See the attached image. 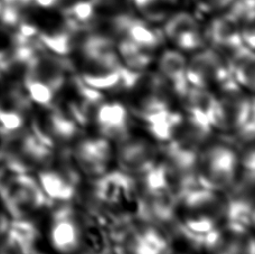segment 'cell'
<instances>
[{
	"mask_svg": "<svg viewBox=\"0 0 255 254\" xmlns=\"http://www.w3.org/2000/svg\"><path fill=\"white\" fill-rule=\"evenodd\" d=\"M2 8H3V3L0 1V17H1V13H2Z\"/></svg>",
	"mask_w": 255,
	"mask_h": 254,
	"instance_id": "cell-24",
	"label": "cell"
},
{
	"mask_svg": "<svg viewBox=\"0 0 255 254\" xmlns=\"http://www.w3.org/2000/svg\"><path fill=\"white\" fill-rule=\"evenodd\" d=\"M204 38L218 53L231 54L243 46L240 25L229 11L215 17L209 22L204 31Z\"/></svg>",
	"mask_w": 255,
	"mask_h": 254,
	"instance_id": "cell-12",
	"label": "cell"
},
{
	"mask_svg": "<svg viewBox=\"0 0 255 254\" xmlns=\"http://www.w3.org/2000/svg\"><path fill=\"white\" fill-rule=\"evenodd\" d=\"M119 143L121 146L117 158L122 167L121 170L127 174L139 175L158 161L156 149L147 140L130 139L128 135Z\"/></svg>",
	"mask_w": 255,
	"mask_h": 254,
	"instance_id": "cell-13",
	"label": "cell"
},
{
	"mask_svg": "<svg viewBox=\"0 0 255 254\" xmlns=\"http://www.w3.org/2000/svg\"><path fill=\"white\" fill-rule=\"evenodd\" d=\"M92 196L103 211L116 214L139 213V196L135 179L122 170L107 171L93 178Z\"/></svg>",
	"mask_w": 255,
	"mask_h": 254,
	"instance_id": "cell-1",
	"label": "cell"
},
{
	"mask_svg": "<svg viewBox=\"0 0 255 254\" xmlns=\"http://www.w3.org/2000/svg\"><path fill=\"white\" fill-rule=\"evenodd\" d=\"M8 175V172H7V170L3 168L2 167V165L0 164V186L2 185V183H3V180H4V178H6V176Z\"/></svg>",
	"mask_w": 255,
	"mask_h": 254,
	"instance_id": "cell-22",
	"label": "cell"
},
{
	"mask_svg": "<svg viewBox=\"0 0 255 254\" xmlns=\"http://www.w3.org/2000/svg\"><path fill=\"white\" fill-rule=\"evenodd\" d=\"M116 254H166L169 242L154 226H130L118 232Z\"/></svg>",
	"mask_w": 255,
	"mask_h": 254,
	"instance_id": "cell-6",
	"label": "cell"
},
{
	"mask_svg": "<svg viewBox=\"0 0 255 254\" xmlns=\"http://www.w3.org/2000/svg\"><path fill=\"white\" fill-rule=\"evenodd\" d=\"M108 24L117 38L127 39L148 51H156L163 40L162 33L153 22L130 12L120 11L110 15Z\"/></svg>",
	"mask_w": 255,
	"mask_h": 254,
	"instance_id": "cell-5",
	"label": "cell"
},
{
	"mask_svg": "<svg viewBox=\"0 0 255 254\" xmlns=\"http://www.w3.org/2000/svg\"><path fill=\"white\" fill-rule=\"evenodd\" d=\"M160 78L176 97L185 98L190 90L187 81V61L180 51H165L158 60Z\"/></svg>",
	"mask_w": 255,
	"mask_h": 254,
	"instance_id": "cell-14",
	"label": "cell"
},
{
	"mask_svg": "<svg viewBox=\"0 0 255 254\" xmlns=\"http://www.w3.org/2000/svg\"><path fill=\"white\" fill-rule=\"evenodd\" d=\"M234 0H193L198 10L205 13H214L229 8Z\"/></svg>",
	"mask_w": 255,
	"mask_h": 254,
	"instance_id": "cell-19",
	"label": "cell"
},
{
	"mask_svg": "<svg viewBox=\"0 0 255 254\" xmlns=\"http://www.w3.org/2000/svg\"><path fill=\"white\" fill-rule=\"evenodd\" d=\"M9 215L6 213V211L3 210V207L0 203V241H1L2 238L6 234L9 223H10V220L8 219Z\"/></svg>",
	"mask_w": 255,
	"mask_h": 254,
	"instance_id": "cell-21",
	"label": "cell"
},
{
	"mask_svg": "<svg viewBox=\"0 0 255 254\" xmlns=\"http://www.w3.org/2000/svg\"><path fill=\"white\" fill-rule=\"evenodd\" d=\"M177 232L193 248L212 251L220 247L222 233L213 217L206 214L191 215L177 225Z\"/></svg>",
	"mask_w": 255,
	"mask_h": 254,
	"instance_id": "cell-11",
	"label": "cell"
},
{
	"mask_svg": "<svg viewBox=\"0 0 255 254\" xmlns=\"http://www.w3.org/2000/svg\"><path fill=\"white\" fill-rule=\"evenodd\" d=\"M163 36L183 52H197L203 47L205 38L199 21L187 11H177L165 20Z\"/></svg>",
	"mask_w": 255,
	"mask_h": 254,
	"instance_id": "cell-9",
	"label": "cell"
},
{
	"mask_svg": "<svg viewBox=\"0 0 255 254\" xmlns=\"http://www.w3.org/2000/svg\"><path fill=\"white\" fill-rule=\"evenodd\" d=\"M37 180L45 196L57 202H68L75 196V183L66 174L55 169H43Z\"/></svg>",
	"mask_w": 255,
	"mask_h": 254,
	"instance_id": "cell-15",
	"label": "cell"
},
{
	"mask_svg": "<svg viewBox=\"0 0 255 254\" xmlns=\"http://www.w3.org/2000/svg\"><path fill=\"white\" fill-rule=\"evenodd\" d=\"M226 228L234 235H247L254 226V207L245 198H234L225 208Z\"/></svg>",
	"mask_w": 255,
	"mask_h": 254,
	"instance_id": "cell-16",
	"label": "cell"
},
{
	"mask_svg": "<svg viewBox=\"0 0 255 254\" xmlns=\"http://www.w3.org/2000/svg\"><path fill=\"white\" fill-rule=\"evenodd\" d=\"M141 17L153 24L165 21L181 0H130Z\"/></svg>",
	"mask_w": 255,
	"mask_h": 254,
	"instance_id": "cell-18",
	"label": "cell"
},
{
	"mask_svg": "<svg viewBox=\"0 0 255 254\" xmlns=\"http://www.w3.org/2000/svg\"><path fill=\"white\" fill-rule=\"evenodd\" d=\"M239 167L236 152L224 144H215L200 153L197 165L199 178L217 192L234 184Z\"/></svg>",
	"mask_w": 255,
	"mask_h": 254,
	"instance_id": "cell-3",
	"label": "cell"
},
{
	"mask_svg": "<svg viewBox=\"0 0 255 254\" xmlns=\"http://www.w3.org/2000/svg\"><path fill=\"white\" fill-rule=\"evenodd\" d=\"M233 126L236 134L244 141L254 139V101L252 95L239 100L233 112Z\"/></svg>",
	"mask_w": 255,
	"mask_h": 254,
	"instance_id": "cell-17",
	"label": "cell"
},
{
	"mask_svg": "<svg viewBox=\"0 0 255 254\" xmlns=\"http://www.w3.org/2000/svg\"><path fill=\"white\" fill-rule=\"evenodd\" d=\"M74 0H34V4L42 10L60 11Z\"/></svg>",
	"mask_w": 255,
	"mask_h": 254,
	"instance_id": "cell-20",
	"label": "cell"
},
{
	"mask_svg": "<svg viewBox=\"0 0 255 254\" xmlns=\"http://www.w3.org/2000/svg\"><path fill=\"white\" fill-rule=\"evenodd\" d=\"M0 254H9V253H4L2 251H0ZM13 254H43V253H39L36 250H31V251H28V252H22V253H13Z\"/></svg>",
	"mask_w": 255,
	"mask_h": 254,
	"instance_id": "cell-23",
	"label": "cell"
},
{
	"mask_svg": "<svg viewBox=\"0 0 255 254\" xmlns=\"http://www.w3.org/2000/svg\"><path fill=\"white\" fill-rule=\"evenodd\" d=\"M31 104L22 85L0 89V139L11 137L26 129Z\"/></svg>",
	"mask_w": 255,
	"mask_h": 254,
	"instance_id": "cell-7",
	"label": "cell"
},
{
	"mask_svg": "<svg viewBox=\"0 0 255 254\" xmlns=\"http://www.w3.org/2000/svg\"><path fill=\"white\" fill-rule=\"evenodd\" d=\"M48 242L58 254L80 253L85 242L83 220L71 207H61L52 214L48 226Z\"/></svg>",
	"mask_w": 255,
	"mask_h": 254,
	"instance_id": "cell-4",
	"label": "cell"
},
{
	"mask_svg": "<svg viewBox=\"0 0 255 254\" xmlns=\"http://www.w3.org/2000/svg\"><path fill=\"white\" fill-rule=\"evenodd\" d=\"M92 120L99 135L111 142H120L130 134V110L119 101L100 103L94 110Z\"/></svg>",
	"mask_w": 255,
	"mask_h": 254,
	"instance_id": "cell-10",
	"label": "cell"
},
{
	"mask_svg": "<svg viewBox=\"0 0 255 254\" xmlns=\"http://www.w3.org/2000/svg\"><path fill=\"white\" fill-rule=\"evenodd\" d=\"M72 158L77 170L97 178L109 170L113 160L111 141L101 135L85 138L75 144Z\"/></svg>",
	"mask_w": 255,
	"mask_h": 254,
	"instance_id": "cell-8",
	"label": "cell"
},
{
	"mask_svg": "<svg viewBox=\"0 0 255 254\" xmlns=\"http://www.w3.org/2000/svg\"><path fill=\"white\" fill-rule=\"evenodd\" d=\"M46 199L38 180L29 174H8L0 186V203L11 220L42 210Z\"/></svg>",
	"mask_w": 255,
	"mask_h": 254,
	"instance_id": "cell-2",
	"label": "cell"
}]
</instances>
